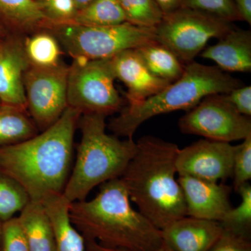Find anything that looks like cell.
Masks as SVG:
<instances>
[{
    "label": "cell",
    "mask_w": 251,
    "mask_h": 251,
    "mask_svg": "<svg viewBox=\"0 0 251 251\" xmlns=\"http://www.w3.org/2000/svg\"><path fill=\"white\" fill-rule=\"evenodd\" d=\"M36 134L37 127L25 110L0 105V148L21 143Z\"/></svg>",
    "instance_id": "obj_21"
},
{
    "label": "cell",
    "mask_w": 251,
    "mask_h": 251,
    "mask_svg": "<svg viewBox=\"0 0 251 251\" xmlns=\"http://www.w3.org/2000/svg\"><path fill=\"white\" fill-rule=\"evenodd\" d=\"M4 25L3 23H0V41L6 36V29H5Z\"/></svg>",
    "instance_id": "obj_37"
},
{
    "label": "cell",
    "mask_w": 251,
    "mask_h": 251,
    "mask_svg": "<svg viewBox=\"0 0 251 251\" xmlns=\"http://www.w3.org/2000/svg\"><path fill=\"white\" fill-rule=\"evenodd\" d=\"M163 15L170 14L181 6L182 0H153Z\"/></svg>",
    "instance_id": "obj_34"
},
{
    "label": "cell",
    "mask_w": 251,
    "mask_h": 251,
    "mask_svg": "<svg viewBox=\"0 0 251 251\" xmlns=\"http://www.w3.org/2000/svg\"><path fill=\"white\" fill-rule=\"evenodd\" d=\"M50 219L55 237L56 251H85L84 238L69 218L71 202L64 195H56L43 201Z\"/></svg>",
    "instance_id": "obj_17"
},
{
    "label": "cell",
    "mask_w": 251,
    "mask_h": 251,
    "mask_svg": "<svg viewBox=\"0 0 251 251\" xmlns=\"http://www.w3.org/2000/svg\"><path fill=\"white\" fill-rule=\"evenodd\" d=\"M1 227H2V222H1V221H0V245H1Z\"/></svg>",
    "instance_id": "obj_38"
},
{
    "label": "cell",
    "mask_w": 251,
    "mask_h": 251,
    "mask_svg": "<svg viewBox=\"0 0 251 251\" xmlns=\"http://www.w3.org/2000/svg\"><path fill=\"white\" fill-rule=\"evenodd\" d=\"M237 192L240 195L241 202L232 207L220 222L223 229L251 239V185L243 184Z\"/></svg>",
    "instance_id": "obj_25"
},
{
    "label": "cell",
    "mask_w": 251,
    "mask_h": 251,
    "mask_svg": "<svg viewBox=\"0 0 251 251\" xmlns=\"http://www.w3.org/2000/svg\"><path fill=\"white\" fill-rule=\"evenodd\" d=\"M81 114L68 106L58 120L39 134L0 148V169L18 181L31 201L63 194L74 154Z\"/></svg>",
    "instance_id": "obj_1"
},
{
    "label": "cell",
    "mask_w": 251,
    "mask_h": 251,
    "mask_svg": "<svg viewBox=\"0 0 251 251\" xmlns=\"http://www.w3.org/2000/svg\"><path fill=\"white\" fill-rule=\"evenodd\" d=\"M178 126L184 134L229 143L251 135V117L238 112L225 94L204 97L180 118Z\"/></svg>",
    "instance_id": "obj_9"
},
{
    "label": "cell",
    "mask_w": 251,
    "mask_h": 251,
    "mask_svg": "<svg viewBox=\"0 0 251 251\" xmlns=\"http://www.w3.org/2000/svg\"><path fill=\"white\" fill-rule=\"evenodd\" d=\"M221 224L184 216L162 229L163 242L174 251H208L222 234Z\"/></svg>",
    "instance_id": "obj_15"
},
{
    "label": "cell",
    "mask_w": 251,
    "mask_h": 251,
    "mask_svg": "<svg viewBox=\"0 0 251 251\" xmlns=\"http://www.w3.org/2000/svg\"><path fill=\"white\" fill-rule=\"evenodd\" d=\"M181 7L199 10L229 23L242 21L233 0H182Z\"/></svg>",
    "instance_id": "obj_28"
},
{
    "label": "cell",
    "mask_w": 251,
    "mask_h": 251,
    "mask_svg": "<svg viewBox=\"0 0 251 251\" xmlns=\"http://www.w3.org/2000/svg\"><path fill=\"white\" fill-rule=\"evenodd\" d=\"M186 206V216L221 222L232 208V188L219 182L189 176H179Z\"/></svg>",
    "instance_id": "obj_12"
},
{
    "label": "cell",
    "mask_w": 251,
    "mask_h": 251,
    "mask_svg": "<svg viewBox=\"0 0 251 251\" xmlns=\"http://www.w3.org/2000/svg\"><path fill=\"white\" fill-rule=\"evenodd\" d=\"M234 6L242 21L251 24V0H233Z\"/></svg>",
    "instance_id": "obj_33"
},
{
    "label": "cell",
    "mask_w": 251,
    "mask_h": 251,
    "mask_svg": "<svg viewBox=\"0 0 251 251\" xmlns=\"http://www.w3.org/2000/svg\"><path fill=\"white\" fill-rule=\"evenodd\" d=\"M23 40L7 36L0 41V104L27 110L25 73L29 67Z\"/></svg>",
    "instance_id": "obj_13"
},
{
    "label": "cell",
    "mask_w": 251,
    "mask_h": 251,
    "mask_svg": "<svg viewBox=\"0 0 251 251\" xmlns=\"http://www.w3.org/2000/svg\"><path fill=\"white\" fill-rule=\"evenodd\" d=\"M126 21L140 27H156L163 14L153 0H117Z\"/></svg>",
    "instance_id": "obj_26"
},
{
    "label": "cell",
    "mask_w": 251,
    "mask_h": 251,
    "mask_svg": "<svg viewBox=\"0 0 251 251\" xmlns=\"http://www.w3.org/2000/svg\"><path fill=\"white\" fill-rule=\"evenodd\" d=\"M109 61L115 79L122 81L128 89L126 94L128 105L141 103L171 83L153 75L135 49L120 52Z\"/></svg>",
    "instance_id": "obj_14"
},
{
    "label": "cell",
    "mask_w": 251,
    "mask_h": 251,
    "mask_svg": "<svg viewBox=\"0 0 251 251\" xmlns=\"http://www.w3.org/2000/svg\"><path fill=\"white\" fill-rule=\"evenodd\" d=\"M0 18L21 30L43 28L46 20L35 0H0Z\"/></svg>",
    "instance_id": "obj_20"
},
{
    "label": "cell",
    "mask_w": 251,
    "mask_h": 251,
    "mask_svg": "<svg viewBox=\"0 0 251 251\" xmlns=\"http://www.w3.org/2000/svg\"><path fill=\"white\" fill-rule=\"evenodd\" d=\"M0 105H1V104H0Z\"/></svg>",
    "instance_id": "obj_40"
},
{
    "label": "cell",
    "mask_w": 251,
    "mask_h": 251,
    "mask_svg": "<svg viewBox=\"0 0 251 251\" xmlns=\"http://www.w3.org/2000/svg\"><path fill=\"white\" fill-rule=\"evenodd\" d=\"M201 57L214 61L223 71L251 72V31L234 26L215 45L203 50Z\"/></svg>",
    "instance_id": "obj_16"
},
{
    "label": "cell",
    "mask_w": 251,
    "mask_h": 251,
    "mask_svg": "<svg viewBox=\"0 0 251 251\" xmlns=\"http://www.w3.org/2000/svg\"><path fill=\"white\" fill-rule=\"evenodd\" d=\"M125 22V15L117 0H94L77 11L72 23L91 27H105Z\"/></svg>",
    "instance_id": "obj_23"
},
{
    "label": "cell",
    "mask_w": 251,
    "mask_h": 251,
    "mask_svg": "<svg viewBox=\"0 0 251 251\" xmlns=\"http://www.w3.org/2000/svg\"><path fill=\"white\" fill-rule=\"evenodd\" d=\"M121 179L130 202L157 228L186 216L182 188L176 179V144L151 135L138 140Z\"/></svg>",
    "instance_id": "obj_2"
},
{
    "label": "cell",
    "mask_w": 251,
    "mask_h": 251,
    "mask_svg": "<svg viewBox=\"0 0 251 251\" xmlns=\"http://www.w3.org/2000/svg\"><path fill=\"white\" fill-rule=\"evenodd\" d=\"M29 201L23 186L0 169V221L4 222L14 218Z\"/></svg>",
    "instance_id": "obj_24"
},
{
    "label": "cell",
    "mask_w": 251,
    "mask_h": 251,
    "mask_svg": "<svg viewBox=\"0 0 251 251\" xmlns=\"http://www.w3.org/2000/svg\"><path fill=\"white\" fill-rule=\"evenodd\" d=\"M1 244V251H30L18 217L2 222Z\"/></svg>",
    "instance_id": "obj_30"
},
{
    "label": "cell",
    "mask_w": 251,
    "mask_h": 251,
    "mask_svg": "<svg viewBox=\"0 0 251 251\" xmlns=\"http://www.w3.org/2000/svg\"><path fill=\"white\" fill-rule=\"evenodd\" d=\"M94 1V0H74L75 1V5H76L77 10L82 9L85 7L91 2Z\"/></svg>",
    "instance_id": "obj_36"
},
{
    "label": "cell",
    "mask_w": 251,
    "mask_h": 251,
    "mask_svg": "<svg viewBox=\"0 0 251 251\" xmlns=\"http://www.w3.org/2000/svg\"><path fill=\"white\" fill-rule=\"evenodd\" d=\"M35 1L46 18V25L66 24L72 23L78 11L74 0Z\"/></svg>",
    "instance_id": "obj_27"
},
{
    "label": "cell",
    "mask_w": 251,
    "mask_h": 251,
    "mask_svg": "<svg viewBox=\"0 0 251 251\" xmlns=\"http://www.w3.org/2000/svg\"><path fill=\"white\" fill-rule=\"evenodd\" d=\"M73 59H110L127 50L156 41V28L140 27L125 22L117 25L91 27L75 23L46 24Z\"/></svg>",
    "instance_id": "obj_6"
},
{
    "label": "cell",
    "mask_w": 251,
    "mask_h": 251,
    "mask_svg": "<svg viewBox=\"0 0 251 251\" xmlns=\"http://www.w3.org/2000/svg\"><path fill=\"white\" fill-rule=\"evenodd\" d=\"M23 46L31 67L52 68L62 64L60 44L47 29L28 36L23 40Z\"/></svg>",
    "instance_id": "obj_22"
},
{
    "label": "cell",
    "mask_w": 251,
    "mask_h": 251,
    "mask_svg": "<svg viewBox=\"0 0 251 251\" xmlns=\"http://www.w3.org/2000/svg\"><path fill=\"white\" fill-rule=\"evenodd\" d=\"M68 73L69 67L62 63L52 68L29 66L25 73L27 110L42 131L55 123L68 107Z\"/></svg>",
    "instance_id": "obj_10"
},
{
    "label": "cell",
    "mask_w": 251,
    "mask_h": 251,
    "mask_svg": "<svg viewBox=\"0 0 251 251\" xmlns=\"http://www.w3.org/2000/svg\"><path fill=\"white\" fill-rule=\"evenodd\" d=\"M69 218L74 226L103 247L129 251H151L163 244L157 228L130 204L120 178L100 185L90 201L71 202Z\"/></svg>",
    "instance_id": "obj_3"
},
{
    "label": "cell",
    "mask_w": 251,
    "mask_h": 251,
    "mask_svg": "<svg viewBox=\"0 0 251 251\" xmlns=\"http://www.w3.org/2000/svg\"><path fill=\"white\" fill-rule=\"evenodd\" d=\"M226 94V99L237 109V111L246 116H251V87L242 86Z\"/></svg>",
    "instance_id": "obj_32"
},
{
    "label": "cell",
    "mask_w": 251,
    "mask_h": 251,
    "mask_svg": "<svg viewBox=\"0 0 251 251\" xmlns=\"http://www.w3.org/2000/svg\"><path fill=\"white\" fill-rule=\"evenodd\" d=\"M0 23H3L2 21H1V18H0ZM4 24V23H3Z\"/></svg>",
    "instance_id": "obj_39"
},
{
    "label": "cell",
    "mask_w": 251,
    "mask_h": 251,
    "mask_svg": "<svg viewBox=\"0 0 251 251\" xmlns=\"http://www.w3.org/2000/svg\"><path fill=\"white\" fill-rule=\"evenodd\" d=\"M135 50L148 70L158 78L172 83L184 73L186 66L170 50L157 41L140 46Z\"/></svg>",
    "instance_id": "obj_19"
},
{
    "label": "cell",
    "mask_w": 251,
    "mask_h": 251,
    "mask_svg": "<svg viewBox=\"0 0 251 251\" xmlns=\"http://www.w3.org/2000/svg\"><path fill=\"white\" fill-rule=\"evenodd\" d=\"M30 251H56L53 227L42 203L29 201L18 217Z\"/></svg>",
    "instance_id": "obj_18"
},
{
    "label": "cell",
    "mask_w": 251,
    "mask_h": 251,
    "mask_svg": "<svg viewBox=\"0 0 251 251\" xmlns=\"http://www.w3.org/2000/svg\"><path fill=\"white\" fill-rule=\"evenodd\" d=\"M208 251H251V239L224 229L219 239Z\"/></svg>",
    "instance_id": "obj_31"
},
{
    "label": "cell",
    "mask_w": 251,
    "mask_h": 251,
    "mask_svg": "<svg viewBox=\"0 0 251 251\" xmlns=\"http://www.w3.org/2000/svg\"><path fill=\"white\" fill-rule=\"evenodd\" d=\"M115 80L109 59H74L68 73V106L81 115L107 117L120 112L123 100L114 85Z\"/></svg>",
    "instance_id": "obj_8"
},
{
    "label": "cell",
    "mask_w": 251,
    "mask_h": 251,
    "mask_svg": "<svg viewBox=\"0 0 251 251\" xmlns=\"http://www.w3.org/2000/svg\"><path fill=\"white\" fill-rule=\"evenodd\" d=\"M244 85L215 66L189 63L180 78L166 88L135 105L122 108L118 116L112 119L109 129L117 137L133 138L140 125L162 114L194 108L204 97L214 94H227Z\"/></svg>",
    "instance_id": "obj_4"
},
{
    "label": "cell",
    "mask_w": 251,
    "mask_h": 251,
    "mask_svg": "<svg viewBox=\"0 0 251 251\" xmlns=\"http://www.w3.org/2000/svg\"><path fill=\"white\" fill-rule=\"evenodd\" d=\"M89 251H129L125 250H120V249H109V248L104 247L103 246L100 245V244H97L94 241L90 242L89 244L88 247ZM174 251L172 250L171 248L168 247L164 242H163V245L158 249H156L154 251Z\"/></svg>",
    "instance_id": "obj_35"
},
{
    "label": "cell",
    "mask_w": 251,
    "mask_h": 251,
    "mask_svg": "<svg viewBox=\"0 0 251 251\" xmlns=\"http://www.w3.org/2000/svg\"><path fill=\"white\" fill-rule=\"evenodd\" d=\"M234 27L232 23L213 15L181 7L163 15L155 27L156 41L188 64L202 52L208 41L221 39Z\"/></svg>",
    "instance_id": "obj_7"
},
{
    "label": "cell",
    "mask_w": 251,
    "mask_h": 251,
    "mask_svg": "<svg viewBox=\"0 0 251 251\" xmlns=\"http://www.w3.org/2000/svg\"><path fill=\"white\" fill-rule=\"evenodd\" d=\"M105 118L98 114L81 115L82 138L63 192L70 202L84 201L94 188L121 177L136 151L133 138L122 140L106 133Z\"/></svg>",
    "instance_id": "obj_5"
},
{
    "label": "cell",
    "mask_w": 251,
    "mask_h": 251,
    "mask_svg": "<svg viewBox=\"0 0 251 251\" xmlns=\"http://www.w3.org/2000/svg\"><path fill=\"white\" fill-rule=\"evenodd\" d=\"M232 178L236 192L243 184L251 179V135L245 138L241 145H237Z\"/></svg>",
    "instance_id": "obj_29"
},
{
    "label": "cell",
    "mask_w": 251,
    "mask_h": 251,
    "mask_svg": "<svg viewBox=\"0 0 251 251\" xmlns=\"http://www.w3.org/2000/svg\"><path fill=\"white\" fill-rule=\"evenodd\" d=\"M237 146L226 142L198 140L179 150L176 168L179 176L219 182L232 177Z\"/></svg>",
    "instance_id": "obj_11"
}]
</instances>
